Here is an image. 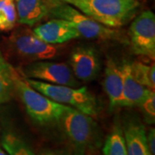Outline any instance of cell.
Wrapping results in <instances>:
<instances>
[{
    "label": "cell",
    "instance_id": "obj_1",
    "mask_svg": "<svg viewBox=\"0 0 155 155\" xmlns=\"http://www.w3.org/2000/svg\"><path fill=\"white\" fill-rule=\"evenodd\" d=\"M73 6L106 27L120 28L133 19L138 11L137 0H58Z\"/></svg>",
    "mask_w": 155,
    "mask_h": 155
},
{
    "label": "cell",
    "instance_id": "obj_2",
    "mask_svg": "<svg viewBox=\"0 0 155 155\" xmlns=\"http://www.w3.org/2000/svg\"><path fill=\"white\" fill-rule=\"evenodd\" d=\"M15 91L22 100L28 115L40 125L59 122L67 105L59 104L40 93L16 71L14 78Z\"/></svg>",
    "mask_w": 155,
    "mask_h": 155
},
{
    "label": "cell",
    "instance_id": "obj_3",
    "mask_svg": "<svg viewBox=\"0 0 155 155\" xmlns=\"http://www.w3.org/2000/svg\"><path fill=\"white\" fill-rule=\"evenodd\" d=\"M26 80L40 93L59 104L72 107L92 117L98 114L97 98L85 86L71 87L45 83L31 78H26Z\"/></svg>",
    "mask_w": 155,
    "mask_h": 155
},
{
    "label": "cell",
    "instance_id": "obj_4",
    "mask_svg": "<svg viewBox=\"0 0 155 155\" xmlns=\"http://www.w3.org/2000/svg\"><path fill=\"white\" fill-rule=\"evenodd\" d=\"M59 122L72 144L74 155H86L97 136V123L92 116L67 106Z\"/></svg>",
    "mask_w": 155,
    "mask_h": 155
},
{
    "label": "cell",
    "instance_id": "obj_5",
    "mask_svg": "<svg viewBox=\"0 0 155 155\" xmlns=\"http://www.w3.org/2000/svg\"><path fill=\"white\" fill-rule=\"evenodd\" d=\"M48 17L61 18L71 22L80 37L102 41H119L122 38V35L116 28L106 27L73 6L58 0L52 6Z\"/></svg>",
    "mask_w": 155,
    "mask_h": 155
},
{
    "label": "cell",
    "instance_id": "obj_6",
    "mask_svg": "<svg viewBox=\"0 0 155 155\" xmlns=\"http://www.w3.org/2000/svg\"><path fill=\"white\" fill-rule=\"evenodd\" d=\"M8 42L12 52L28 63L55 59L63 50L61 45L49 44L28 28H18L14 31Z\"/></svg>",
    "mask_w": 155,
    "mask_h": 155
},
{
    "label": "cell",
    "instance_id": "obj_7",
    "mask_svg": "<svg viewBox=\"0 0 155 155\" xmlns=\"http://www.w3.org/2000/svg\"><path fill=\"white\" fill-rule=\"evenodd\" d=\"M19 72L25 78L52 84L79 87L81 84L74 76L70 66L64 62H55L50 60L29 62L22 66Z\"/></svg>",
    "mask_w": 155,
    "mask_h": 155
},
{
    "label": "cell",
    "instance_id": "obj_8",
    "mask_svg": "<svg viewBox=\"0 0 155 155\" xmlns=\"http://www.w3.org/2000/svg\"><path fill=\"white\" fill-rule=\"evenodd\" d=\"M129 38L133 52L137 55L154 59L155 16L151 11L139 14L129 27Z\"/></svg>",
    "mask_w": 155,
    "mask_h": 155
},
{
    "label": "cell",
    "instance_id": "obj_9",
    "mask_svg": "<svg viewBox=\"0 0 155 155\" xmlns=\"http://www.w3.org/2000/svg\"><path fill=\"white\" fill-rule=\"evenodd\" d=\"M69 66L79 81H92L101 71L98 52L91 46L77 47L71 52Z\"/></svg>",
    "mask_w": 155,
    "mask_h": 155
},
{
    "label": "cell",
    "instance_id": "obj_10",
    "mask_svg": "<svg viewBox=\"0 0 155 155\" xmlns=\"http://www.w3.org/2000/svg\"><path fill=\"white\" fill-rule=\"evenodd\" d=\"M39 38L53 45H61L80 37L71 22L61 18H53L34 28Z\"/></svg>",
    "mask_w": 155,
    "mask_h": 155
},
{
    "label": "cell",
    "instance_id": "obj_11",
    "mask_svg": "<svg viewBox=\"0 0 155 155\" xmlns=\"http://www.w3.org/2000/svg\"><path fill=\"white\" fill-rule=\"evenodd\" d=\"M17 8V22L27 26H35L49 16L56 0H14Z\"/></svg>",
    "mask_w": 155,
    "mask_h": 155
},
{
    "label": "cell",
    "instance_id": "obj_12",
    "mask_svg": "<svg viewBox=\"0 0 155 155\" xmlns=\"http://www.w3.org/2000/svg\"><path fill=\"white\" fill-rule=\"evenodd\" d=\"M104 86L110 108L123 107V84L121 67L110 58L106 61Z\"/></svg>",
    "mask_w": 155,
    "mask_h": 155
},
{
    "label": "cell",
    "instance_id": "obj_13",
    "mask_svg": "<svg viewBox=\"0 0 155 155\" xmlns=\"http://www.w3.org/2000/svg\"><path fill=\"white\" fill-rule=\"evenodd\" d=\"M123 84V107L139 106L150 94L152 90L140 84L132 74L130 63L120 66Z\"/></svg>",
    "mask_w": 155,
    "mask_h": 155
},
{
    "label": "cell",
    "instance_id": "obj_14",
    "mask_svg": "<svg viewBox=\"0 0 155 155\" xmlns=\"http://www.w3.org/2000/svg\"><path fill=\"white\" fill-rule=\"evenodd\" d=\"M122 131L127 155H151L147 132L142 123L137 121L129 122Z\"/></svg>",
    "mask_w": 155,
    "mask_h": 155
},
{
    "label": "cell",
    "instance_id": "obj_15",
    "mask_svg": "<svg viewBox=\"0 0 155 155\" xmlns=\"http://www.w3.org/2000/svg\"><path fill=\"white\" fill-rule=\"evenodd\" d=\"M16 71L6 61L0 51V104L10 101L15 91L14 78Z\"/></svg>",
    "mask_w": 155,
    "mask_h": 155
},
{
    "label": "cell",
    "instance_id": "obj_16",
    "mask_svg": "<svg viewBox=\"0 0 155 155\" xmlns=\"http://www.w3.org/2000/svg\"><path fill=\"white\" fill-rule=\"evenodd\" d=\"M104 155H127L122 128L116 124L105 140L103 148Z\"/></svg>",
    "mask_w": 155,
    "mask_h": 155
},
{
    "label": "cell",
    "instance_id": "obj_17",
    "mask_svg": "<svg viewBox=\"0 0 155 155\" xmlns=\"http://www.w3.org/2000/svg\"><path fill=\"white\" fill-rule=\"evenodd\" d=\"M130 68L134 78L147 88L154 91L155 65H146L144 63L134 61L130 62Z\"/></svg>",
    "mask_w": 155,
    "mask_h": 155
},
{
    "label": "cell",
    "instance_id": "obj_18",
    "mask_svg": "<svg viewBox=\"0 0 155 155\" xmlns=\"http://www.w3.org/2000/svg\"><path fill=\"white\" fill-rule=\"evenodd\" d=\"M1 144L8 155H35L29 146L13 133L4 134Z\"/></svg>",
    "mask_w": 155,
    "mask_h": 155
},
{
    "label": "cell",
    "instance_id": "obj_19",
    "mask_svg": "<svg viewBox=\"0 0 155 155\" xmlns=\"http://www.w3.org/2000/svg\"><path fill=\"white\" fill-rule=\"evenodd\" d=\"M17 12L14 0H0V30L10 31L16 27Z\"/></svg>",
    "mask_w": 155,
    "mask_h": 155
},
{
    "label": "cell",
    "instance_id": "obj_20",
    "mask_svg": "<svg viewBox=\"0 0 155 155\" xmlns=\"http://www.w3.org/2000/svg\"><path fill=\"white\" fill-rule=\"evenodd\" d=\"M143 112L145 120L149 124H153L155 119V92L152 91L146 99L139 105Z\"/></svg>",
    "mask_w": 155,
    "mask_h": 155
},
{
    "label": "cell",
    "instance_id": "obj_21",
    "mask_svg": "<svg viewBox=\"0 0 155 155\" xmlns=\"http://www.w3.org/2000/svg\"><path fill=\"white\" fill-rule=\"evenodd\" d=\"M147 144L151 155H155V130L154 128H150L147 135Z\"/></svg>",
    "mask_w": 155,
    "mask_h": 155
},
{
    "label": "cell",
    "instance_id": "obj_22",
    "mask_svg": "<svg viewBox=\"0 0 155 155\" xmlns=\"http://www.w3.org/2000/svg\"><path fill=\"white\" fill-rule=\"evenodd\" d=\"M40 155H68L63 152H60V151H51V150H48L45 151L43 153H41Z\"/></svg>",
    "mask_w": 155,
    "mask_h": 155
},
{
    "label": "cell",
    "instance_id": "obj_23",
    "mask_svg": "<svg viewBox=\"0 0 155 155\" xmlns=\"http://www.w3.org/2000/svg\"><path fill=\"white\" fill-rule=\"evenodd\" d=\"M0 155H8V153H6L4 149L2 147H0Z\"/></svg>",
    "mask_w": 155,
    "mask_h": 155
}]
</instances>
